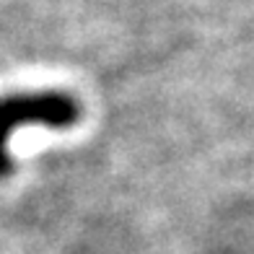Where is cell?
<instances>
[{
    "instance_id": "obj_1",
    "label": "cell",
    "mask_w": 254,
    "mask_h": 254,
    "mask_svg": "<svg viewBox=\"0 0 254 254\" xmlns=\"http://www.w3.org/2000/svg\"><path fill=\"white\" fill-rule=\"evenodd\" d=\"M80 114V107L73 96L60 91H26V94L0 96V177L10 171L8 143L10 135L21 127H70Z\"/></svg>"
}]
</instances>
